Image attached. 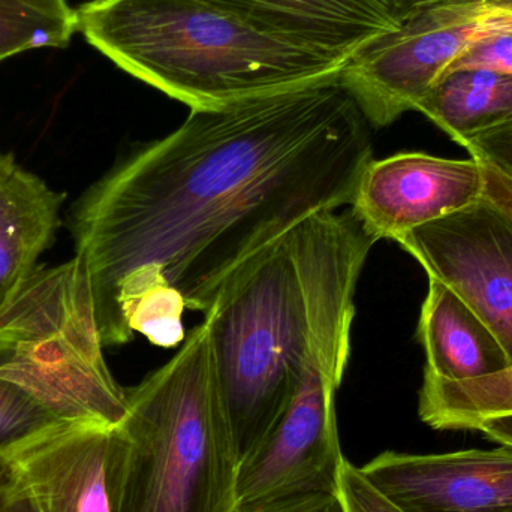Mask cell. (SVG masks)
<instances>
[{"instance_id":"obj_1","label":"cell","mask_w":512,"mask_h":512,"mask_svg":"<svg viewBox=\"0 0 512 512\" xmlns=\"http://www.w3.org/2000/svg\"><path fill=\"white\" fill-rule=\"evenodd\" d=\"M373 159L369 123L339 78L191 110L120 162L72 216L104 346L129 310L182 295L209 312L225 283L286 231L351 206Z\"/></svg>"},{"instance_id":"obj_2","label":"cell","mask_w":512,"mask_h":512,"mask_svg":"<svg viewBox=\"0 0 512 512\" xmlns=\"http://www.w3.org/2000/svg\"><path fill=\"white\" fill-rule=\"evenodd\" d=\"M375 243L349 209L313 213L246 262L206 313L240 462L282 417L307 369L351 351L355 289Z\"/></svg>"},{"instance_id":"obj_3","label":"cell","mask_w":512,"mask_h":512,"mask_svg":"<svg viewBox=\"0 0 512 512\" xmlns=\"http://www.w3.org/2000/svg\"><path fill=\"white\" fill-rule=\"evenodd\" d=\"M78 32L191 110L339 78L345 63L259 33L206 0H90Z\"/></svg>"},{"instance_id":"obj_4","label":"cell","mask_w":512,"mask_h":512,"mask_svg":"<svg viewBox=\"0 0 512 512\" xmlns=\"http://www.w3.org/2000/svg\"><path fill=\"white\" fill-rule=\"evenodd\" d=\"M126 397L120 426L129 453L117 512H237L240 460L207 322Z\"/></svg>"},{"instance_id":"obj_5","label":"cell","mask_w":512,"mask_h":512,"mask_svg":"<svg viewBox=\"0 0 512 512\" xmlns=\"http://www.w3.org/2000/svg\"><path fill=\"white\" fill-rule=\"evenodd\" d=\"M512 32V0L415 5L402 26L349 60L339 81L369 125L385 128L418 102L472 44Z\"/></svg>"},{"instance_id":"obj_6","label":"cell","mask_w":512,"mask_h":512,"mask_svg":"<svg viewBox=\"0 0 512 512\" xmlns=\"http://www.w3.org/2000/svg\"><path fill=\"white\" fill-rule=\"evenodd\" d=\"M351 351H336L307 369L297 393L261 444L240 462L237 504L336 493L343 463L334 397Z\"/></svg>"},{"instance_id":"obj_7","label":"cell","mask_w":512,"mask_h":512,"mask_svg":"<svg viewBox=\"0 0 512 512\" xmlns=\"http://www.w3.org/2000/svg\"><path fill=\"white\" fill-rule=\"evenodd\" d=\"M498 337L512 364V218L484 197L396 240Z\"/></svg>"},{"instance_id":"obj_8","label":"cell","mask_w":512,"mask_h":512,"mask_svg":"<svg viewBox=\"0 0 512 512\" xmlns=\"http://www.w3.org/2000/svg\"><path fill=\"white\" fill-rule=\"evenodd\" d=\"M128 453L120 424L74 423L6 459L38 512H117Z\"/></svg>"},{"instance_id":"obj_9","label":"cell","mask_w":512,"mask_h":512,"mask_svg":"<svg viewBox=\"0 0 512 512\" xmlns=\"http://www.w3.org/2000/svg\"><path fill=\"white\" fill-rule=\"evenodd\" d=\"M483 195V164L478 159L402 152L369 161L348 209L376 242H396L415 228L471 206Z\"/></svg>"},{"instance_id":"obj_10","label":"cell","mask_w":512,"mask_h":512,"mask_svg":"<svg viewBox=\"0 0 512 512\" xmlns=\"http://www.w3.org/2000/svg\"><path fill=\"white\" fill-rule=\"evenodd\" d=\"M361 472L405 512H512V448L385 451Z\"/></svg>"},{"instance_id":"obj_11","label":"cell","mask_w":512,"mask_h":512,"mask_svg":"<svg viewBox=\"0 0 512 512\" xmlns=\"http://www.w3.org/2000/svg\"><path fill=\"white\" fill-rule=\"evenodd\" d=\"M277 41L348 63L394 32L415 0H206Z\"/></svg>"},{"instance_id":"obj_12","label":"cell","mask_w":512,"mask_h":512,"mask_svg":"<svg viewBox=\"0 0 512 512\" xmlns=\"http://www.w3.org/2000/svg\"><path fill=\"white\" fill-rule=\"evenodd\" d=\"M63 195L0 152V316L14 303L59 225Z\"/></svg>"},{"instance_id":"obj_13","label":"cell","mask_w":512,"mask_h":512,"mask_svg":"<svg viewBox=\"0 0 512 512\" xmlns=\"http://www.w3.org/2000/svg\"><path fill=\"white\" fill-rule=\"evenodd\" d=\"M418 339L426 352L424 373L448 381L481 378L510 366L498 337L447 286L429 279Z\"/></svg>"},{"instance_id":"obj_14","label":"cell","mask_w":512,"mask_h":512,"mask_svg":"<svg viewBox=\"0 0 512 512\" xmlns=\"http://www.w3.org/2000/svg\"><path fill=\"white\" fill-rule=\"evenodd\" d=\"M418 414L433 429L478 432L512 448V364L466 381L424 373Z\"/></svg>"},{"instance_id":"obj_15","label":"cell","mask_w":512,"mask_h":512,"mask_svg":"<svg viewBox=\"0 0 512 512\" xmlns=\"http://www.w3.org/2000/svg\"><path fill=\"white\" fill-rule=\"evenodd\" d=\"M415 111L460 144L472 135L512 122V75L489 69L445 72Z\"/></svg>"},{"instance_id":"obj_16","label":"cell","mask_w":512,"mask_h":512,"mask_svg":"<svg viewBox=\"0 0 512 512\" xmlns=\"http://www.w3.org/2000/svg\"><path fill=\"white\" fill-rule=\"evenodd\" d=\"M68 424L42 399L30 364L0 348V456Z\"/></svg>"},{"instance_id":"obj_17","label":"cell","mask_w":512,"mask_h":512,"mask_svg":"<svg viewBox=\"0 0 512 512\" xmlns=\"http://www.w3.org/2000/svg\"><path fill=\"white\" fill-rule=\"evenodd\" d=\"M78 32L68 0H0V62L41 48H65Z\"/></svg>"},{"instance_id":"obj_18","label":"cell","mask_w":512,"mask_h":512,"mask_svg":"<svg viewBox=\"0 0 512 512\" xmlns=\"http://www.w3.org/2000/svg\"><path fill=\"white\" fill-rule=\"evenodd\" d=\"M345 512H405L387 496L382 495L366 477L361 468L343 460L337 486Z\"/></svg>"},{"instance_id":"obj_19","label":"cell","mask_w":512,"mask_h":512,"mask_svg":"<svg viewBox=\"0 0 512 512\" xmlns=\"http://www.w3.org/2000/svg\"><path fill=\"white\" fill-rule=\"evenodd\" d=\"M460 69H489L512 75V32L495 33L475 42L447 66L444 74Z\"/></svg>"},{"instance_id":"obj_20","label":"cell","mask_w":512,"mask_h":512,"mask_svg":"<svg viewBox=\"0 0 512 512\" xmlns=\"http://www.w3.org/2000/svg\"><path fill=\"white\" fill-rule=\"evenodd\" d=\"M471 158L487 162L512 177V122L472 135L460 143Z\"/></svg>"},{"instance_id":"obj_21","label":"cell","mask_w":512,"mask_h":512,"mask_svg":"<svg viewBox=\"0 0 512 512\" xmlns=\"http://www.w3.org/2000/svg\"><path fill=\"white\" fill-rule=\"evenodd\" d=\"M237 512H345L339 492L289 496L276 501L237 507Z\"/></svg>"},{"instance_id":"obj_22","label":"cell","mask_w":512,"mask_h":512,"mask_svg":"<svg viewBox=\"0 0 512 512\" xmlns=\"http://www.w3.org/2000/svg\"><path fill=\"white\" fill-rule=\"evenodd\" d=\"M483 164L484 197L498 204L512 218V177L487 162Z\"/></svg>"},{"instance_id":"obj_23","label":"cell","mask_w":512,"mask_h":512,"mask_svg":"<svg viewBox=\"0 0 512 512\" xmlns=\"http://www.w3.org/2000/svg\"><path fill=\"white\" fill-rule=\"evenodd\" d=\"M0 512H38L36 511L35 505L30 501L29 496L26 495L23 489L18 486L12 477L11 486H9L8 492H6L5 498H3L2 507Z\"/></svg>"},{"instance_id":"obj_24","label":"cell","mask_w":512,"mask_h":512,"mask_svg":"<svg viewBox=\"0 0 512 512\" xmlns=\"http://www.w3.org/2000/svg\"><path fill=\"white\" fill-rule=\"evenodd\" d=\"M12 483L11 465L6 457L0 456V507Z\"/></svg>"},{"instance_id":"obj_25","label":"cell","mask_w":512,"mask_h":512,"mask_svg":"<svg viewBox=\"0 0 512 512\" xmlns=\"http://www.w3.org/2000/svg\"><path fill=\"white\" fill-rule=\"evenodd\" d=\"M441 2V0H415V5H427V3Z\"/></svg>"}]
</instances>
